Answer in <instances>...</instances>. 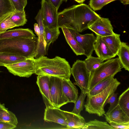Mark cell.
Here are the masks:
<instances>
[{
  "instance_id": "cell-21",
  "label": "cell",
  "mask_w": 129,
  "mask_h": 129,
  "mask_svg": "<svg viewBox=\"0 0 129 129\" xmlns=\"http://www.w3.org/2000/svg\"><path fill=\"white\" fill-rule=\"evenodd\" d=\"M122 68L129 71V47L127 43L121 42L117 53Z\"/></svg>"
},
{
  "instance_id": "cell-5",
  "label": "cell",
  "mask_w": 129,
  "mask_h": 129,
  "mask_svg": "<svg viewBox=\"0 0 129 129\" xmlns=\"http://www.w3.org/2000/svg\"><path fill=\"white\" fill-rule=\"evenodd\" d=\"M122 68L118 57L109 59L104 62L90 74L89 90L102 80L111 76H114L121 71Z\"/></svg>"
},
{
  "instance_id": "cell-3",
  "label": "cell",
  "mask_w": 129,
  "mask_h": 129,
  "mask_svg": "<svg viewBox=\"0 0 129 129\" xmlns=\"http://www.w3.org/2000/svg\"><path fill=\"white\" fill-rule=\"evenodd\" d=\"M38 38L0 39V52L16 54L26 58H35L37 54Z\"/></svg>"
},
{
  "instance_id": "cell-41",
  "label": "cell",
  "mask_w": 129,
  "mask_h": 129,
  "mask_svg": "<svg viewBox=\"0 0 129 129\" xmlns=\"http://www.w3.org/2000/svg\"><path fill=\"white\" fill-rule=\"evenodd\" d=\"M34 29L35 33L38 37L39 36L40 34V29L37 23H35L34 24Z\"/></svg>"
},
{
  "instance_id": "cell-13",
  "label": "cell",
  "mask_w": 129,
  "mask_h": 129,
  "mask_svg": "<svg viewBox=\"0 0 129 129\" xmlns=\"http://www.w3.org/2000/svg\"><path fill=\"white\" fill-rule=\"evenodd\" d=\"M40 29V32L38 38V44L37 51V55L35 58L46 54V43L45 39V27L43 23L41 9H40L35 18Z\"/></svg>"
},
{
  "instance_id": "cell-24",
  "label": "cell",
  "mask_w": 129,
  "mask_h": 129,
  "mask_svg": "<svg viewBox=\"0 0 129 129\" xmlns=\"http://www.w3.org/2000/svg\"><path fill=\"white\" fill-rule=\"evenodd\" d=\"M114 76H111L102 80L90 90L88 93L87 94L92 96L101 92L107 88L113 81Z\"/></svg>"
},
{
  "instance_id": "cell-12",
  "label": "cell",
  "mask_w": 129,
  "mask_h": 129,
  "mask_svg": "<svg viewBox=\"0 0 129 129\" xmlns=\"http://www.w3.org/2000/svg\"><path fill=\"white\" fill-rule=\"evenodd\" d=\"M44 119L47 122H54L67 126V122L66 118L59 108L46 107L45 109Z\"/></svg>"
},
{
  "instance_id": "cell-37",
  "label": "cell",
  "mask_w": 129,
  "mask_h": 129,
  "mask_svg": "<svg viewBox=\"0 0 129 129\" xmlns=\"http://www.w3.org/2000/svg\"><path fill=\"white\" fill-rule=\"evenodd\" d=\"M17 125L4 121H0V129H12L17 127Z\"/></svg>"
},
{
  "instance_id": "cell-29",
  "label": "cell",
  "mask_w": 129,
  "mask_h": 129,
  "mask_svg": "<svg viewBox=\"0 0 129 129\" xmlns=\"http://www.w3.org/2000/svg\"><path fill=\"white\" fill-rule=\"evenodd\" d=\"M11 18L16 27L23 26L27 21L24 10L19 11L15 10L12 13Z\"/></svg>"
},
{
  "instance_id": "cell-27",
  "label": "cell",
  "mask_w": 129,
  "mask_h": 129,
  "mask_svg": "<svg viewBox=\"0 0 129 129\" xmlns=\"http://www.w3.org/2000/svg\"><path fill=\"white\" fill-rule=\"evenodd\" d=\"M118 104L124 113L129 116V87L120 95Z\"/></svg>"
},
{
  "instance_id": "cell-14",
  "label": "cell",
  "mask_w": 129,
  "mask_h": 129,
  "mask_svg": "<svg viewBox=\"0 0 129 129\" xmlns=\"http://www.w3.org/2000/svg\"><path fill=\"white\" fill-rule=\"evenodd\" d=\"M96 40L94 44V50L98 57L104 61L115 57L114 54L102 40V37L96 35Z\"/></svg>"
},
{
  "instance_id": "cell-43",
  "label": "cell",
  "mask_w": 129,
  "mask_h": 129,
  "mask_svg": "<svg viewBox=\"0 0 129 129\" xmlns=\"http://www.w3.org/2000/svg\"><path fill=\"white\" fill-rule=\"evenodd\" d=\"M124 5L128 4L129 0H119Z\"/></svg>"
},
{
  "instance_id": "cell-46",
  "label": "cell",
  "mask_w": 129,
  "mask_h": 129,
  "mask_svg": "<svg viewBox=\"0 0 129 129\" xmlns=\"http://www.w3.org/2000/svg\"><path fill=\"white\" fill-rule=\"evenodd\" d=\"M1 71L0 70V73H1Z\"/></svg>"
},
{
  "instance_id": "cell-2",
  "label": "cell",
  "mask_w": 129,
  "mask_h": 129,
  "mask_svg": "<svg viewBox=\"0 0 129 129\" xmlns=\"http://www.w3.org/2000/svg\"><path fill=\"white\" fill-rule=\"evenodd\" d=\"M34 60L36 74L70 79L71 68L68 61L65 58L56 56L51 59L42 55L35 58Z\"/></svg>"
},
{
  "instance_id": "cell-18",
  "label": "cell",
  "mask_w": 129,
  "mask_h": 129,
  "mask_svg": "<svg viewBox=\"0 0 129 129\" xmlns=\"http://www.w3.org/2000/svg\"><path fill=\"white\" fill-rule=\"evenodd\" d=\"M62 87L68 103L75 102L78 97L77 88L70 80L62 79Z\"/></svg>"
},
{
  "instance_id": "cell-44",
  "label": "cell",
  "mask_w": 129,
  "mask_h": 129,
  "mask_svg": "<svg viewBox=\"0 0 129 129\" xmlns=\"http://www.w3.org/2000/svg\"><path fill=\"white\" fill-rule=\"evenodd\" d=\"M23 7H25L26 6L27 4V0H20Z\"/></svg>"
},
{
  "instance_id": "cell-16",
  "label": "cell",
  "mask_w": 129,
  "mask_h": 129,
  "mask_svg": "<svg viewBox=\"0 0 129 129\" xmlns=\"http://www.w3.org/2000/svg\"><path fill=\"white\" fill-rule=\"evenodd\" d=\"M107 122L127 123L129 122L128 116L120 108L118 104L109 113L104 115Z\"/></svg>"
},
{
  "instance_id": "cell-23",
  "label": "cell",
  "mask_w": 129,
  "mask_h": 129,
  "mask_svg": "<svg viewBox=\"0 0 129 129\" xmlns=\"http://www.w3.org/2000/svg\"><path fill=\"white\" fill-rule=\"evenodd\" d=\"M104 31L113 34V27L108 18L101 17L96 20L88 28Z\"/></svg>"
},
{
  "instance_id": "cell-1",
  "label": "cell",
  "mask_w": 129,
  "mask_h": 129,
  "mask_svg": "<svg viewBox=\"0 0 129 129\" xmlns=\"http://www.w3.org/2000/svg\"><path fill=\"white\" fill-rule=\"evenodd\" d=\"M101 17L86 4L74 5L58 13V26L81 33Z\"/></svg>"
},
{
  "instance_id": "cell-8",
  "label": "cell",
  "mask_w": 129,
  "mask_h": 129,
  "mask_svg": "<svg viewBox=\"0 0 129 129\" xmlns=\"http://www.w3.org/2000/svg\"><path fill=\"white\" fill-rule=\"evenodd\" d=\"M49 85L54 107L59 108L69 103L62 90V78L50 76Z\"/></svg>"
},
{
  "instance_id": "cell-30",
  "label": "cell",
  "mask_w": 129,
  "mask_h": 129,
  "mask_svg": "<svg viewBox=\"0 0 129 129\" xmlns=\"http://www.w3.org/2000/svg\"><path fill=\"white\" fill-rule=\"evenodd\" d=\"M114 128L107 122L96 119L86 122L82 129H113Z\"/></svg>"
},
{
  "instance_id": "cell-34",
  "label": "cell",
  "mask_w": 129,
  "mask_h": 129,
  "mask_svg": "<svg viewBox=\"0 0 129 129\" xmlns=\"http://www.w3.org/2000/svg\"><path fill=\"white\" fill-rule=\"evenodd\" d=\"M117 0H90L89 5L94 11L101 9L105 5Z\"/></svg>"
},
{
  "instance_id": "cell-36",
  "label": "cell",
  "mask_w": 129,
  "mask_h": 129,
  "mask_svg": "<svg viewBox=\"0 0 129 129\" xmlns=\"http://www.w3.org/2000/svg\"><path fill=\"white\" fill-rule=\"evenodd\" d=\"M110 125L114 129H129V122L121 123L108 121Z\"/></svg>"
},
{
  "instance_id": "cell-39",
  "label": "cell",
  "mask_w": 129,
  "mask_h": 129,
  "mask_svg": "<svg viewBox=\"0 0 129 129\" xmlns=\"http://www.w3.org/2000/svg\"><path fill=\"white\" fill-rule=\"evenodd\" d=\"M93 32L96 34L99 35L102 37H105L113 34L101 30L95 29L91 30Z\"/></svg>"
},
{
  "instance_id": "cell-6",
  "label": "cell",
  "mask_w": 129,
  "mask_h": 129,
  "mask_svg": "<svg viewBox=\"0 0 129 129\" xmlns=\"http://www.w3.org/2000/svg\"><path fill=\"white\" fill-rule=\"evenodd\" d=\"M71 73L75 81L74 84L77 85L83 93H88L90 74L84 60L78 59L75 62L71 68Z\"/></svg>"
},
{
  "instance_id": "cell-7",
  "label": "cell",
  "mask_w": 129,
  "mask_h": 129,
  "mask_svg": "<svg viewBox=\"0 0 129 129\" xmlns=\"http://www.w3.org/2000/svg\"><path fill=\"white\" fill-rule=\"evenodd\" d=\"M34 58H26L5 66L9 72L15 76L28 78L36 72Z\"/></svg>"
},
{
  "instance_id": "cell-4",
  "label": "cell",
  "mask_w": 129,
  "mask_h": 129,
  "mask_svg": "<svg viewBox=\"0 0 129 129\" xmlns=\"http://www.w3.org/2000/svg\"><path fill=\"white\" fill-rule=\"evenodd\" d=\"M120 84L116 78L105 89L100 93L91 96L86 94L87 98L84 106L86 111L90 114L103 116L105 114L104 110L105 102L109 96L114 92Z\"/></svg>"
},
{
  "instance_id": "cell-26",
  "label": "cell",
  "mask_w": 129,
  "mask_h": 129,
  "mask_svg": "<svg viewBox=\"0 0 129 129\" xmlns=\"http://www.w3.org/2000/svg\"><path fill=\"white\" fill-rule=\"evenodd\" d=\"M104 61L98 57H94L92 55L87 57L84 60L87 69L90 75L103 63Z\"/></svg>"
},
{
  "instance_id": "cell-11",
  "label": "cell",
  "mask_w": 129,
  "mask_h": 129,
  "mask_svg": "<svg viewBox=\"0 0 129 129\" xmlns=\"http://www.w3.org/2000/svg\"><path fill=\"white\" fill-rule=\"evenodd\" d=\"M36 83L42 94L46 107H54L49 85L50 76L38 75Z\"/></svg>"
},
{
  "instance_id": "cell-28",
  "label": "cell",
  "mask_w": 129,
  "mask_h": 129,
  "mask_svg": "<svg viewBox=\"0 0 129 129\" xmlns=\"http://www.w3.org/2000/svg\"><path fill=\"white\" fill-rule=\"evenodd\" d=\"M15 10L10 0H0V21Z\"/></svg>"
},
{
  "instance_id": "cell-33",
  "label": "cell",
  "mask_w": 129,
  "mask_h": 129,
  "mask_svg": "<svg viewBox=\"0 0 129 129\" xmlns=\"http://www.w3.org/2000/svg\"><path fill=\"white\" fill-rule=\"evenodd\" d=\"M86 94L81 91L79 96L78 97L75 102L72 111V113L78 115H80L81 111L83 109L84 101Z\"/></svg>"
},
{
  "instance_id": "cell-31",
  "label": "cell",
  "mask_w": 129,
  "mask_h": 129,
  "mask_svg": "<svg viewBox=\"0 0 129 129\" xmlns=\"http://www.w3.org/2000/svg\"><path fill=\"white\" fill-rule=\"evenodd\" d=\"M0 119L2 121L17 125L18 122L15 115L8 110H3L0 112Z\"/></svg>"
},
{
  "instance_id": "cell-40",
  "label": "cell",
  "mask_w": 129,
  "mask_h": 129,
  "mask_svg": "<svg viewBox=\"0 0 129 129\" xmlns=\"http://www.w3.org/2000/svg\"><path fill=\"white\" fill-rule=\"evenodd\" d=\"M58 10L60 5L63 2H66L68 0H47Z\"/></svg>"
},
{
  "instance_id": "cell-22",
  "label": "cell",
  "mask_w": 129,
  "mask_h": 129,
  "mask_svg": "<svg viewBox=\"0 0 129 129\" xmlns=\"http://www.w3.org/2000/svg\"><path fill=\"white\" fill-rule=\"evenodd\" d=\"M26 58L19 55L11 53L0 52V66L13 64L24 60Z\"/></svg>"
},
{
  "instance_id": "cell-42",
  "label": "cell",
  "mask_w": 129,
  "mask_h": 129,
  "mask_svg": "<svg viewBox=\"0 0 129 129\" xmlns=\"http://www.w3.org/2000/svg\"><path fill=\"white\" fill-rule=\"evenodd\" d=\"M5 110H8V109L5 107V104L4 103L2 104L0 102V112ZM0 121H3L0 119Z\"/></svg>"
},
{
  "instance_id": "cell-17",
  "label": "cell",
  "mask_w": 129,
  "mask_h": 129,
  "mask_svg": "<svg viewBox=\"0 0 129 129\" xmlns=\"http://www.w3.org/2000/svg\"><path fill=\"white\" fill-rule=\"evenodd\" d=\"M33 31L29 28H19L6 31L0 34V39L36 37Z\"/></svg>"
},
{
  "instance_id": "cell-20",
  "label": "cell",
  "mask_w": 129,
  "mask_h": 129,
  "mask_svg": "<svg viewBox=\"0 0 129 129\" xmlns=\"http://www.w3.org/2000/svg\"><path fill=\"white\" fill-rule=\"evenodd\" d=\"M102 38L112 52L117 55L121 43L120 35L114 33L112 35L102 37Z\"/></svg>"
},
{
  "instance_id": "cell-9",
  "label": "cell",
  "mask_w": 129,
  "mask_h": 129,
  "mask_svg": "<svg viewBox=\"0 0 129 129\" xmlns=\"http://www.w3.org/2000/svg\"><path fill=\"white\" fill-rule=\"evenodd\" d=\"M41 4L40 9L45 27L52 29L58 27V10L47 0H42Z\"/></svg>"
},
{
  "instance_id": "cell-38",
  "label": "cell",
  "mask_w": 129,
  "mask_h": 129,
  "mask_svg": "<svg viewBox=\"0 0 129 129\" xmlns=\"http://www.w3.org/2000/svg\"><path fill=\"white\" fill-rule=\"evenodd\" d=\"M15 10L19 11L24 10V8L20 0H10Z\"/></svg>"
},
{
  "instance_id": "cell-10",
  "label": "cell",
  "mask_w": 129,
  "mask_h": 129,
  "mask_svg": "<svg viewBox=\"0 0 129 129\" xmlns=\"http://www.w3.org/2000/svg\"><path fill=\"white\" fill-rule=\"evenodd\" d=\"M69 29L80 47L84 50V55L87 57L91 55L94 50V44L96 37L92 33L81 35L72 29Z\"/></svg>"
},
{
  "instance_id": "cell-35",
  "label": "cell",
  "mask_w": 129,
  "mask_h": 129,
  "mask_svg": "<svg viewBox=\"0 0 129 129\" xmlns=\"http://www.w3.org/2000/svg\"><path fill=\"white\" fill-rule=\"evenodd\" d=\"M118 93L115 92L111 94L106 100L104 106L107 104H110V106L106 113H109L118 104Z\"/></svg>"
},
{
  "instance_id": "cell-19",
  "label": "cell",
  "mask_w": 129,
  "mask_h": 129,
  "mask_svg": "<svg viewBox=\"0 0 129 129\" xmlns=\"http://www.w3.org/2000/svg\"><path fill=\"white\" fill-rule=\"evenodd\" d=\"M67 42L77 55H84V50L80 47L73 35L69 29L61 28Z\"/></svg>"
},
{
  "instance_id": "cell-25",
  "label": "cell",
  "mask_w": 129,
  "mask_h": 129,
  "mask_svg": "<svg viewBox=\"0 0 129 129\" xmlns=\"http://www.w3.org/2000/svg\"><path fill=\"white\" fill-rule=\"evenodd\" d=\"M59 28V27L52 29L45 27V37L46 43V53L50 44L53 43L58 38L60 34Z\"/></svg>"
},
{
  "instance_id": "cell-32",
  "label": "cell",
  "mask_w": 129,
  "mask_h": 129,
  "mask_svg": "<svg viewBox=\"0 0 129 129\" xmlns=\"http://www.w3.org/2000/svg\"><path fill=\"white\" fill-rule=\"evenodd\" d=\"M12 13L8 14L0 21V34L5 32L8 29L16 27L11 19Z\"/></svg>"
},
{
  "instance_id": "cell-15",
  "label": "cell",
  "mask_w": 129,
  "mask_h": 129,
  "mask_svg": "<svg viewBox=\"0 0 129 129\" xmlns=\"http://www.w3.org/2000/svg\"><path fill=\"white\" fill-rule=\"evenodd\" d=\"M62 112L67 122L66 127L67 128L82 129L86 122L84 118L81 115L62 110Z\"/></svg>"
},
{
  "instance_id": "cell-45",
  "label": "cell",
  "mask_w": 129,
  "mask_h": 129,
  "mask_svg": "<svg viewBox=\"0 0 129 129\" xmlns=\"http://www.w3.org/2000/svg\"><path fill=\"white\" fill-rule=\"evenodd\" d=\"M75 1L77 2L78 3L80 4H82L85 0H75Z\"/></svg>"
}]
</instances>
